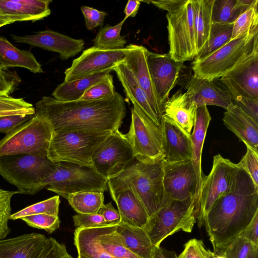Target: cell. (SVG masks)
<instances>
[{
	"mask_svg": "<svg viewBox=\"0 0 258 258\" xmlns=\"http://www.w3.org/2000/svg\"><path fill=\"white\" fill-rule=\"evenodd\" d=\"M238 167V166H237ZM258 212V186L238 167L231 191L214 203L204 226L214 250H222L249 224Z\"/></svg>",
	"mask_w": 258,
	"mask_h": 258,
	"instance_id": "7a4b0ae2",
	"label": "cell"
},
{
	"mask_svg": "<svg viewBox=\"0 0 258 258\" xmlns=\"http://www.w3.org/2000/svg\"><path fill=\"white\" fill-rule=\"evenodd\" d=\"M53 130L50 123L37 113L0 140V156L30 154L47 156Z\"/></svg>",
	"mask_w": 258,
	"mask_h": 258,
	"instance_id": "9c48e42d",
	"label": "cell"
},
{
	"mask_svg": "<svg viewBox=\"0 0 258 258\" xmlns=\"http://www.w3.org/2000/svg\"><path fill=\"white\" fill-rule=\"evenodd\" d=\"M232 99L242 96L258 99V52L221 78Z\"/></svg>",
	"mask_w": 258,
	"mask_h": 258,
	"instance_id": "e0dca14e",
	"label": "cell"
},
{
	"mask_svg": "<svg viewBox=\"0 0 258 258\" xmlns=\"http://www.w3.org/2000/svg\"><path fill=\"white\" fill-rule=\"evenodd\" d=\"M81 10L85 18L87 29L93 30L94 28L103 25L104 19L107 15L106 12L87 6H82Z\"/></svg>",
	"mask_w": 258,
	"mask_h": 258,
	"instance_id": "681fc988",
	"label": "cell"
},
{
	"mask_svg": "<svg viewBox=\"0 0 258 258\" xmlns=\"http://www.w3.org/2000/svg\"><path fill=\"white\" fill-rule=\"evenodd\" d=\"M110 72L107 71L70 82L64 81L57 86L53 91L52 96L54 99L60 101L79 100L87 90L104 79Z\"/></svg>",
	"mask_w": 258,
	"mask_h": 258,
	"instance_id": "1f68e13d",
	"label": "cell"
},
{
	"mask_svg": "<svg viewBox=\"0 0 258 258\" xmlns=\"http://www.w3.org/2000/svg\"><path fill=\"white\" fill-rule=\"evenodd\" d=\"M225 126L248 147L258 153V123L233 102L224 113Z\"/></svg>",
	"mask_w": 258,
	"mask_h": 258,
	"instance_id": "cb8c5ba5",
	"label": "cell"
},
{
	"mask_svg": "<svg viewBox=\"0 0 258 258\" xmlns=\"http://www.w3.org/2000/svg\"><path fill=\"white\" fill-rule=\"evenodd\" d=\"M2 70V69H1V67H0V70Z\"/></svg>",
	"mask_w": 258,
	"mask_h": 258,
	"instance_id": "003e7915",
	"label": "cell"
},
{
	"mask_svg": "<svg viewBox=\"0 0 258 258\" xmlns=\"http://www.w3.org/2000/svg\"><path fill=\"white\" fill-rule=\"evenodd\" d=\"M108 225H117L121 221L119 212L113 207L111 202L103 204L98 212Z\"/></svg>",
	"mask_w": 258,
	"mask_h": 258,
	"instance_id": "db71d44e",
	"label": "cell"
},
{
	"mask_svg": "<svg viewBox=\"0 0 258 258\" xmlns=\"http://www.w3.org/2000/svg\"><path fill=\"white\" fill-rule=\"evenodd\" d=\"M34 114H14L0 116V133L6 135L30 119Z\"/></svg>",
	"mask_w": 258,
	"mask_h": 258,
	"instance_id": "f907efd6",
	"label": "cell"
},
{
	"mask_svg": "<svg viewBox=\"0 0 258 258\" xmlns=\"http://www.w3.org/2000/svg\"><path fill=\"white\" fill-rule=\"evenodd\" d=\"M258 212L255 215L249 224L239 234L255 245H258Z\"/></svg>",
	"mask_w": 258,
	"mask_h": 258,
	"instance_id": "9f6ffc18",
	"label": "cell"
},
{
	"mask_svg": "<svg viewBox=\"0 0 258 258\" xmlns=\"http://www.w3.org/2000/svg\"><path fill=\"white\" fill-rule=\"evenodd\" d=\"M0 67L2 70L21 67L35 74L43 72L40 64L30 51L18 49L2 36H0Z\"/></svg>",
	"mask_w": 258,
	"mask_h": 258,
	"instance_id": "f546056e",
	"label": "cell"
},
{
	"mask_svg": "<svg viewBox=\"0 0 258 258\" xmlns=\"http://www.w3.org/2000/svg\"><path fill=\"white\" fill-rule=\"evenodd\" d=\"M12 38L16 42L27 44L57 52L62 60L79 53L84 48L85 44L83 39H74L49 29L29 35L18 36L13 34Z\"/></svg>",
	"mask_w": 258,
	"mask_h": 258,
	"instance_id": "ac0fdd59",
	"label": "cell"
},
{
	"mask_svg": "<svg viewBox=\"0 0 258 258\" xmlns=\"http://www.w3.org/2000/svg\"><path fill=\"white\" fill-rule=\"evenodd\" d=\"M130 49V44L121 49H104L94 46L84 50L73 60L64 72L65 82L88 77L107 71H113L122 61Z\"/></svg>",
	"mask_w": 258,
	"mask_h": 258,
	"instance_id": "5bb4252c",
	"label": "cell"
},
{
	"mask_svg": "<svg viewBox=\"0 0 258 258\" xmlns=\"http://www.w3.org/2000/svg\"><path fill=\"white\" fill-rule=\"evenodd\" d=\"M135 159L131 145L118 131L111 133L96 150L92 167L108 180L117 176Z\"/></svg>",
	"mask_w": 258,
	"mask_h": 258,
	"instance_id": "4fadbf2b",
	"label": "cell"
},
{
	"mask_svg": "<svg viewBox=\"0 0 258 258\" xmlns=\"http://www.w3.org/2000/svg\"><path fill=\"white\" fill-rule=\"evenodd\" d=\"M131 113L130 129L124 136L131 146L136 159L144 163L163 159L161 126L134 106Z\"/></svg>",
	"mask_w": 258,
	"mask_h": 258,
	"instance_id": "8fae6325",
	"label": "cell"
},
{
	"mask_svg": "<svg viewBox=\"0 0 258 258\" xmlns=\"http://www.w3.org/2000/svg\"><path fill=\"white\" fill-rule=\"evenodd\" d=\"M197 106L196 102L181 90L169 97L164 106V115L174 121L189 135L194 126Z\"/></svg>",
	"mask_w": 258,
	"mask_h": 258,
	"instance_id": "4316f807",
	"label": "cell"
},
{
	"mask_svg": "<svg viewBox=\"0 0 258 258\" xmlns=\"http://www.w3.org/2000/svg\"><path fill=\"white\" fill-rule=\"evenodd\" d=\"M213 2L214 0H192L198 53L207 41L209 37L212 24V12Z\"/></svg>",
	"mask_w": 258,
	"mask_h": 258,
	"instance_id": "836d02e7",
	"label": "cell"
},
{
	"mask_svg": "<svg viewBox=\"0 0 258 258\" xmlns=\"http://www.w3.org/2000/svg\"><path fill=\"white\" fill-rule=\"evenodd\" d=\"M115 92L113 77L109 73L104 79L94 84L87 90L80 99H99L112 95Z\"/></svg>",
	"mask_w": 258,
	"mask_h": 258,
	"instance_id": "f6af8a7d",
	"label": "cell"
},
{
	"mask_svg": "<svg viewBox=\"0 0 258 258\" xmlns=\"http://www.w3.org/2000/svg\"><path fill=\"white\" fill-rule=\"evenodd\" d=\"M141 1L129 0L124 10L125 14L124 20L125 21L128 17H135L138 12L139 7L141 5Z\"/></svg>",
	"mask_w": 258,
	"mask_h": 258,
	"instance_id": "680465c9",
	"label": "cell"
},
{
	"mask_svg": "<svg viewBox=\"0 0 258 258\" xmlns=\"http://www.w3.org/2000/svg\"><path fill=\"white\" fill-rule=\"evenodd\" d=\"M111 133L53 132L47 157L53 163L66 162L92 167L93 155Z\"/></svg>",
	"mask_w": 258,
	"mask_h": 258,
	"instance_id": "52a82bcc",
	"label": "cell"
},
{
	"mask_svg": "<svg viewBox=\"0 0 258 258\" xmlns=\"http://www.w3.org/2000/svg\"><path fill=\"white\" fill-rule=\"evenodd\" d=\"M185 88L186 95L196 102L197 107L215 105L227 110L232 102L231 96L225 89L217 86L214 81L190 76Z\"/></svg>",
	"mask_w": 258,
	"mask_h": 258,
	"instance_id": "7402d4cb",
	"label": "cell"
},
{
	"mask_svg": "<svg viewBox=\"0 0 258 258\" xmlns=\"http://www.w3.org/2000/svg\"><path fill=\"white\" fill-rule=\"evenodd\" d=\"M107 185V180L93 167L60 162L55 163L53 170L44 179L41 188H46L67 199L70 195L80 191L104 192Z\"/></svg>",
	"mask_w": 258,
	"mask_h": 258,
	"instance_id": "ba28073f",
	"label": "cell"
},
{
	"mask_svg": "<svg viewBox=\"0 0 258 258\" xmlns=\"http://www.w3.org/2000/svg\"><path fill=\"white\" fill-rule=\"evenodd\" d=\"M200 247L205 258H226V255L222 250L212 251L209 249H206L202 240L200 242Z\"/></svg>",
	"mask_w": 258,
	"mask_h": 258,
	"instance_id": "91938a15",
	"label": "cell"
},
{
	"mask_svg": "<svg viewBox=\"0 0 258 258\" xmlns=\"http://www.w3.org/2000/svg\"><path fill=\"white\" fill-rule=\"evenodd\" d=\"M47 239L36 233L0 239V258H38Z\"/></svg>",
	"mask_w": 258,
	"mask_h": 258,
	"instance_id": "d4e9b609",
	"label": "cell"
},
{
	"mask_svg": "<svg viewBox=\"0 0 258 258\" xmlns=\"http://www.w3.org/2000/svg\"><path fill=\"white\" fill-rule=\"evenodd\" d=\"M161 127L164 162L172 163L191 160V135L187 133L174 121L164 115L162 116Z\"/></svg>",
	"mask_w": 258,
	"mask_h": 258,
	"instance_id": "ffe728a7",
	"label": "cell"
},
{
	"mask_svg": "<svg viewBox=\"0 0 258 258\" xmlns=\"http://www.w3.org/2000/svg\"><path fill=\"white\" fill-rule=\"evenodd\" d=\"M152 258H177L174 251H170L159 246L156 248Z\"/></svg>",
	"mask_w": 258,
	"mask_h": 258,
	"instance_id": "94428289",
	"label": "cell"
},
{
	"mask_svg": "<svg viewBox=\"0 0 258 258\" xmlns=\"http://www.w3.org/2000/svg\"><path fill=\"white\" fill-rule=\"evenodd\" d=\"M151 78L159 101L164 106L171 90L176 85L183 63L173 59L168 53L147 51Z\"/></svg>",
	"mask_w": 258,
	"mask_h": 258,
	"instance_id": "2e32d148",
	"label": "cell"
},
{
	"mask_svg": "<svg viewBox=\"0 0 258 258\" xmlns=\"http://www.w3.org/2000/svg\"><path fill=\"white\" fill-rule=\"evenodd\" d=\"M33 105L22 98L0 94V116L14 114H34Z\"/></svg>",
	"mask_w": 258,
	"mask_h": 258,
	"instance_id": "ab89813d",
	"label": "cell"
},
{
	"mask_svg": "<svg viewBox=\"0 0 258 258\" xmlns=\"http://www.w3.org/2000/svg\"><path fill=\"white\" fill-rule=\"evenodd\" d=\"M116 231L125 247L141 258H152L157 247L151 242L144 228L133 226L121 221Z\"/></svg>",
	"mask_w": 258,
	"mask_h": 258,
	"instance_id": "f1b7e54d",
	"label": "cell"
},
{
	"mask_svg": "<svg viewBox=\"0 0 258 258\" xmlns=\"http://www.w3.org/2000/svg\"><path fill=\"white\" fill-rule=\"evenodd\" d=\"M168 54L177 62L192 60L198 53L192 0L178 9L167 13Z\"/></svg>",
	"mask_w": 258,
	"mask_h": 258,
	"instance_id": "30bf717a",
	"label": "cell"
},
{
	"mask_svg": "<svg viewBox=\"0 0 258 258\" xmlns=\"http://www.w3.org/2000/svg\"><path fill=\"white\" fill-rule=\"evenodd\" d=\"M55 163L47 156L18 154L0 156V175L15 186L18 194L34 195L42 190L43 181Z\"/></svg>",
	"mask_w": 258,
	"mask_h": 258,
	"instance_id": "5b68a950",
	"label": "cell"
},
{
	"mask_svg": "<svg viewBox=\"0 0 258 258\" xmlns=\"http://www.w3.org/2000/svg\"><path fill=\"white\" fill-rule=\"evenodd\" d=\"M107 185L110 195L118 208L121 222L133 226L144 228L149 217L133 189L111 179L107 180Z\"/></svg>",
	"mask_w": 258,
	"mask_h": 258,
	"instance_id": "d6986e66",
	"label": "cell"
},
{
	"mask_svg": "<svg viewBox=\"0 0 258 258\" xmlns=\"http://www.w3.org/2000/svg\"><path fill=\"white\" fill-rule=\"evenodd\" d=\"M163 159L152 163L135 159L117 176L110 179L130 187L150 217L169 199L163 185Z\"/></svg>",
	"mask_w": 258,
	"mask_h": 258,
	"instance_id": "3957f363",
	"label": "cell"
},
{
	"mask_svg": "<svg viewBox=\"0 0 258 258\" xmlns=\"http://www.w3.org/2000/svg\"><path fill=\"white\" fill-rule=\"evenodd\" d=\"M60 202L59 196H55L11 214L10 219L14 220L27 216L41 214L58 216Z\"/></svg>",
	"mask_w": 258,
	"mask_h": 258,
	"instance_id": "f35d334b",
	"label": "cell"
},
{
	"mask_svg": "<svg viewBox=\"0 0 258 258\" xmlns=\"http://www.w3.org/2000/svg\"><path fill=\"white\" fill-rule=\"evenodd\" d=\"M67 200L78 214H97L104 204V192L80 191L70 195Z\"/></svg>",
	"mask_w": 258,
	"mask_h": 258,
	"instance_id": "e575fe53",
	"label": "cell"
},
{
	"mask_svg": "<svg viewBox=\"0 0 258 258\" xmlns=\"http://www.w3.org/2000/svg\"><path fill=\"white\" fill-rule=\"evenodd\" d=\"M201 240L195 238L188 240L177 258H205L200 247Z\"/></svg>",
	"mask_w": 258,
	"mask_h": 258,
	"instance_id": "11a10c76",
	"label": "cell"
},
{
	"mask_svg": "<svg viewBox=\"0 0 258 258\" xmlns=\"http://www.w3.org/2000/svg\"><path fill=\"white\" fill-rule=\"evenodd\" d=\"M77 258H91L83 255L81 254H78V257Z\"/></svg>",
	"mask_w": 258,
	"mask_h": 258,
	"instance_id": "03108f58",
	"label": "cell"
},
{
	"mask_svg": "<svg viewBox=\"0 0 258 258\" xmlns=\"http://www.w3.org/2000/svg\"><path fill=\"white\" fill-rule=\"evenodd\" d=\"M53 132H114L119 131L126 115L124 100L118 92L96 100L64 102L44 96L35 106Z\"/></svg>",
	"mask_w": 258,
	"mask_h": 258,
	"instance_id": "6da1fadb",
	"label": "cell"
},
{
	"mask_svg": "<svg viewBox=\"0 0 258 258\" xmlns=\"http://www.w3.org/2000/svg\"><path fill=\"white\" fill-rule=\"evenodd\" d=\"M74 224L79 228H93L108 225L103 217L97 214H77L73 217Z\"/></svg>",
	"mask_w": 258,
	"mask_h": 258,
	"instance_id": "7dc6e473",
	"label": "cell"
},
{
	"mask_svg": "<svg viewBox=\"0 0 258 258\" xmlns=\"http://www.w3.org/2000/svg\"><path fill=\"white\" fill-rule=\"evenodd\" d=\"M232 102L258 123V99L238 96Z\"/></svg>",
	"mask_w": 258,
	"mask_h": 258,
	"instance_id": "f5cc1de1",
	"label": "cell"
},
{
	"mask_svg": "<svg viewBox=\"0 0 258 258\" xmlns=\"http://www.w3.org/2000/svg\"><path fill=\"white\" fill-rule=\"evenodd\" d=\"M246 258H258V246L253 248Z\"/></svg>",
	"mask_w": 258,
	"mask_h": 258,
	"instance_id": "6125c7cd",
	"label": "cell"
},
{
	"mask_svg": "<svg viewBox=\"0 0 258 258\" xmlns=\"http://www.w3.org/2000/svg\"><path fill=\"white\" fill-rule=\"evenodd\" d=\"M233 24L212 23L209 38L195 59L212 53L228 42L231 40Z\"/></svg>",
	"mask_w": 258,
	"mask_h": 258,
	"instance_id": "8d00e7d4",
	"label": "cell"
},
{
	"mask_svg": "<svg viewBox=\"0 0 258 258\" xmlns=\"http://www.w3.org/2000/svg\"><path fill=\"white\" fill-rule=\"evenodd\" d=\"M116 225L88 228L101 248L113 258H141L124 245L116 231Z\"/></svg>",
	"mask_w": 258,
	"mask_h": 258,
	"instance_id": "4dcf8cb0",
	"label": "cell"
},
{
	"mask_svg": "<svg viewBox=\"0 0 258 258\" xmlns=\"http://www.w3.org/2000/svg\"><path fill=\"white\" fill-rule=\"evenodd\" d=\"M246 153L236 165L244 170L258 186V153L248 147Z\"/></svg>",
	"mask_w": 258,
	"mask_h": 258,
	"instance_id": "bcb514c9",
	"label": "cell"
},
{
	"mask_svg": "<svg viewBox=\"0 0 258 258\" xmlns=\"http://www.w3.org/2000/svg\"><path fill=\"white\" fill-rule=\"evenodd\" d=\"M17 190L10 191L0 188V239H4L10 232L8 222L11 215V202Z\"/></svg>",
	"mask_w": 258,
	"mask_h": 258,
	"instance_id": "b9f144b4",
	"label": "cell"
},
{
	"mask_svg": "<svg viewBox=\"0 0 258 258\" xmlns=\"http://www.w3.org/2000/svg\"><path fill=\"white\" fill-rule=\"evenodd\" d=\"M187 0H164L141 1L146 3H151L159 9L166 10L167 13L174 11L182 6Z\"/></svg>",
	"mask_w": 258,
	"mask_h": 258,
	"instance_id": "6f0895ef",
	"label": "cell"
},
{
	"mask_svg": "<svg viewBox=\"0 0 258 258\" xmlns=\"http://www.w3.org/2000/svg\"><path fill=\"white\" fill-rule=\"evenodd\" d=\"M21 219L29 226L44 230L50 234L59 227L60 223L58 216L45 214L27 216Z\"/></svg>",
	"mask_w": 258,
	"mask_h": 258,
	"instance_id": "7bdbcfd3",
	"label": "cell"
},
{
	"mask_svg": "<svg viewBox=\"0 0 258 258\" xmlns=\"http://www.w3.org/2000/svg\"><path fill=\"white\" fill-rule=\"evenodd\" d=\"M61 258H73L70 254L67 251Z\"/></svg>",
	"mask_w": 258,
	"mask_h": 258,
	"instance_id": "e7e4bbea",
	"label": "cell"
},
{
	"mask_svg": "<svg viewBox=\"0 0 258 258\" xmlns=\"http://www.w3.org/2000/svg\"><path fill=\"white\" fill-rule=\"evenodd\" d=\"M258 3L241 14L233 24L231 40L258 28Z\"/></svg>",
	"mask_w": 258,
	"mask_h": 258,
	"instance_id": "60d3db41",
	"label": "cell"
},
{
	"mask_svg": "<svg viewBox=\"0 0 258 258\" xmlns=\"http://www.w3.org/2000/svg\"><path fill=\"white\" fill-rule=\"evenodd\" d=\"M51 0H0V17L16 21H36L51 13Z\"/></svg>",
	"mask_w": 258,
	"mask_h": 258,
	"instance_id": "603a6c76",
	"label": "cell"
},
{
	"mask_svg": "<svg viewBox=\"0 0 258 258\" xmlns=\"http://www.w3.org/2000/svg\"><path fill=\"white\" fill-rule=\"evenodd\" d=\"M199 210L196 197L183 201L169 199L162 207L149 217L144 228L152 244L159 247L164 239L176 232H191Z\"/></svg>",
	"mask_w": 258,
	"mask_h": 258,
	"instance_id": "8992f818",
	"label": "cell"
},
{
	"mask_svg": "<svg viewBox=\"0 0 258 258\" xmlns=\"http://www.w3.org/2000/svg\"><path fill=\"white\" fill-rule=\"evenodd\" d=\"M211 120V116L206 106L197 108L194 130L191 134L192 141L191 162L197 175L198 180L196 198L199 203L201 183L205 175L201 166L202 149L207 131Z\"/></svg>",
	"mask_w": 258,
	"mask_h": 258,
	"instance_id": "83f0119b",
	"label": "cell"
},
{
	"mask_svg": "<svg viewBox=\"0 0 258 258\" xmlns=\"http://www.w3.org/2000/svg\"><path fill=\"white\" fill-rule=\"evenodd\" d=\"M255 245L241 235H238L222 249L226 258H246Z\"/></svg>",
	"mask_w": 258,
	"mask_h": 258,
	"instance_id": "ee69618b",
	"label": "cell"
},
{
	"mask_svg": "<svg viewBox=\"0 0 258 258\" xmlns=\"http://www.w3.org/2000/svg\"><path fill=\"white\" fill-rule=\"evenodd\" d=\"M14 22L13 21L10 19L0 17V27L13 23Z\"/></svg>",
	"mask_w": 258,
	"mask_h": 258,
	"instance_id": "be15d7a7",
	"label": "cell"
},
{
	"mask_svg": "<svg viewBox=\"0 0 258 258\" xmlns=\"http://www.w3.org/2000/svg\"><path fill=\"white\" fill-rule=\"evenodd\" d=\"M130 49L123 62L146 92L154 112L161 121L164 108L159 101L149 69L147 58L148 49L143 46L136 44H130Z\"/></svg>",
	"mask_w": 258,
	"mask_h": 258,
	"instance_id": "44dd1931",
	"label": "cell"
},
{
	"mask_svg": "<svg viewBox=\"0 0 258 258\" xmlns=\"http://www.w3.org/2000/svg\"><path fill=\"white\" fill-rule=\"evenodd\" d=\"M21 81V78L15 71L1 70L0 94L9 95L16 89Z\"/></svg>",
	"mask_w": 258,
	"mask_h": 258,
	"instance_id": "c3c4849f",
	"label": "cell"
},
{
	"mask_svg": "<svg viewBox=\"0 0 258 258\" xmlns=\"http://www.w3.org/2000/svg\"><path fill=\"white\" fill-rule=\"evenodd\" d=\"M163 168V185L168 198L183 201L196 197L198 180L191 160L172 163L164 162Z\"/></svg>",
	"mask_w": 258,
	"mask_h": 258,
	"instance_id": "9a60e30c",
	"label": "cell"
},
{
	"mask_svg": "<svg viewBox=\"0 0 258 258\" xmlns=\"http://www.w3.org/2000/svg\"><path fill=\"white\" fill-rule=\"evenodd\" d=\"M238 167L220 154L214 156L212 169L202 180L199 203L198 226L204 225L207 214L219 198L229 193L233 186Z\"/></svg>",
	"mask_w": 258,
	"mask_h": 258,
	"instance_id": "7c38bea8",
	"label": "cell"
},
{
	"mask_svg": "<svg viewBox=\"0 0 258 258\" xmlns=\"http://www.w3.org/2000/svg\"><path fill=\"white\" fill-rule=\"evenodd\" d=\"M113 71L116 73L126 96L131 101L134 107L161 126V121L154 112L146 92L123 61L118 63Z\"/></svg>",
	"mask_w": 258,
	"mask_h": 258,
	"instance_id": "484cf974",
	"label": "cell"
},
{
	"mask_svg": "<svg viewBox=\"0 0 258 258\" xmlns=\"http://www.w3.org/2000/svg\"><path fill=\"white\" fill-rule=\"evenodd\" d=\"M74 239L78 254L91 258H113L101 248L88 228H77Z\"/></svg>",
	"mask_w": 258,
	"mask_h": 258,
	"instance_id": "74e56055",
	"label": "cell"
},
{
	"mask_svg": "<svg viewBox=\"0 0 258 258\" xmlns=\"http://www.w3.org/2000/svg\"><path fill=\"white\" fill-rule=\"evenodd\" d=\"M258 52V28L230 40L223 46L192 62L194 75L210 81L221 78Z\"/></svg>",
	"mask_w": 258,
	"mask_h": 258,
	"instance_id": "277c9868",
	"label": "cell"
},
{
	"mask_svg": "<svg viewBox=\"0 0 258 258\" xmlns=\"http://www.w3.org/2000/svg\"><path fill=\"white\" fill-rule=\"evenodd\" d=\"M257 3V0H214L212 23L233 24L241 14Z\"/></svg>",
	"mask_w": 258,
	"mask_h": 258,
	"instance_id": "d6a6232c",
	"label": "cell"
},
{
	"mask_svg": "<svg viewBox=\"0 0 258 258\" xmlns=\"http://www.w3.org/2000/svg\"><path fill=\"white\" fill-rule=\"evenodd\" d=\"M123 19L115 26L107 24L101 27L96 37L92 40L95 47L104 49H115L124 48L126 41L120 35Z\"/></svg>",
	"mask_w": 258,
	"mask_h": 258,
	"instance_id": "d590c367",
	"label": "cell"
},
{
	"mask_svg": "<svg viewBox=\"0 0 258 258\" xmlns=\"http://www.w3.org/2000/svg\"><path fill=\"white\" fill-rule=\"evenodd\" d=\"M67 251L63 243L49 237L47 238L46 244L38 258H61Z\"/></svg>",
	"mask_w": 258,
	"mask_h": 258,
	"instance_id": "816d5d0a",
	"label": "cell"
}]
</instances>
